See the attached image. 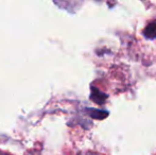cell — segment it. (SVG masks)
I'll return each mask as SVG.
<instances>
[{"instance_id":"obj_1","label":"cell","mask_w":156,"mask_h":155,"mask_svg":"<svg viewBox=\"0 0 156 155\" xmlns=\"http://www.w3.org/2000/svg\"><path fill=\"white\" fill-rule=\"evenodd\" d=\"M90 100H93L94 103L99 104V105H103V104L106 102L108 95L103 91H101L98 87H96L94 85L90 86Z\"/></svg>"},{"instance_id":"obj_2","label":"cell","mask_w":156,"mask_h":155,"mask_svg":"<svg viewBox=\"0 0 156 155\" xmlns=\"http://www.w3.org/2000/svg\"><path fill=\"white\" fill-rule=\"evenodd\" d=\"M85 113H86L91 119H96V120H104L105 118H107L109 116L108 111L97 110V108H93V107L85 108Z\"/></svg>"},{"instance_id":"obj_3","label":"cell","mask_w":156,"mask_h":155,"mask_svg":"<svg viewBox=\"0 0 156 155\" xmlns=\"http://www.w3.org/2000/svg\"><path fill=\"white\" fill-rule=\"evenodd\" d=\"M142 34H144V37L148 39L156 38V20L148 23L144 29V31H142Z\"/></svg>"}]
</instances>
